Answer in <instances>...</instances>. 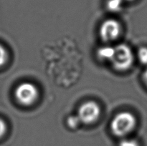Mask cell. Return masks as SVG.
Masks as SVG:
<instances>
[{
	"mask_svg": "<svg viewBox=\"0 0 147 146\" xmlns=\"http://www.w3.org/2000/svg\"><path fill=\"white\" fill-rule=\"evenodd\" d=\"M136 123V118L131 113L122 112L113 119L111 123V130L115 135L123 137L131 132Z\"/></svg>",
	"mask_w": 147,
	"mask_h": 146,
	"instance_id": "1",
	"label": "cell"
},
{
	"mask_svg": "<svg viewBox=\"0 0 147 146\" xmlns=\"http://www.w3.org/2000/svg\"><path fill=\"white\" fill-rule=\"evenodd\" d=\"M134 56L129 46L120 44L114 47V53L111 62L113 67L118 70H126L132 65Z\"/></svg>",
	"mask_w": 147,
	"mask_h": 146,
	"instance_id": "2",
	"label": "cell"
},
{
	"mask_svg": "<svg viewBox=\"0 0 147 146\" xmlns=\"http://www.w3.org/2000/svg\"><path fill=\"white\" fill-rule=\"evenodd\" d=\"M15 97L20 104L30 105L37 100L38 90L32 83H22L16 89Z\"/></svg>",
	"mask_w": 147,
	"mask_h": 146,
	"instance_id": "3",
	"label": "cell"
},
{
	"mask_svg": "<svg viewBox=\"0 0 147 146\" xmlns=\"http://www.w3.org/2000/svg\"><path fill=\"white\" fill-rule=\"evenodd\" d=\"M100 113L99 106L95 102L89 101L80 106L78 112V117L80 123L90 124L98 118Z\"/></svg>",
	"mask_w": 147,
	"mask_h": 146,
	"instance_id": "4",
	"label": "cell"
},
{
	"mask_svg": "<svg viewBox=\"0 0 147 146\" xmlns=\"http://www.w3.org/2000/svg\"><path fill=\"white\" fill-rule=\"evenodd\" d=\"M121 32L120 23L116 19H109L101 24L100 34L101 38L106 42L113 41L119 36Z\"/></svg>",
	"mask_w": 147,
	"mask_h": 146,
	"instance_id": "5",
	"label": "cell"
},
{
	"mask_svg": "<svg viewBox=\"0 0 147 146\" xmlns=\"http://www.w3.org/2000/svg\"><path fill=\"white\" fill-rule=\"evenodd\" d=\"M114 53V47L106 46L102 47L98 50V57L102 60L111 61Z\"/></svg>",
	"mask_w": 147,
	"mask_h": 146,
	"instance_id": "6",
	"label": "cell"
},
{
	"mask_svg": "<svg viewBox=\"0 0 147 146\" xmlns=\"http://www.w3.org/2000/svg\"><path fill=\"white\" fill-rule=\"evenodd\" d=\"M124 3L123 0H107L106 7L110 11L117 12L122 9Z\"/></svg>",
	"mask_w": 147,
	"mask_h": 146,
	"instance_id": "7",
	"label": "cell"
},
{
	"mask_svg": "<svg viewBox=\"0 0 147 146\" xmlns=\"http://www.w3.org/2000/svg\"><path fill=\"white\" fill-rule=\"evenodd\" d=\"M139 60L142 64H147V48L146 47H141L138 52Z\"/></svg>",
	"mask_w": 147,
	"mask_h": 146,
	"instance_id": "8",
	"label": "cell"
},
{
	"mask_svg": "<svg viewBox=\"0 0 147 146\" xmlns=\"http://www.w3.org/2000/svg\"><path fill=\"white\" fill-rule=\"evenodd\" d=\"M79 123H80L78 116H70L67 119V125L71 128H76L78 126Z\"/></svg>",
	"mask_w": 147,
	"mask_h": 146,
	"instance_id": "9",
	"label": "cell"
},
{
	"mask_svg": "<svg viewBox=\"0 0 147 146\" xmlns=\"http://www.w3.org/2000/svg\"><path fill=\"white\" fill-rule=\"evenodd\" d=\"M119 146H139V143L134 139H123L119 143Z\"/></svg>",
	"mask_w": 147,
	"mask_h": 146,
	"instance_id": "10",
	"label": "cell"
},
{
	"mask_svg": "<svg viewBox=\"0 0 147 146\" xmlns=\"http://www.w3.org/2000/svg\"><path fill=\"white\" fill-rule=\"evenodd\" d=\"M7 59V51L1 44H0V67L5 64Z\"/></svg>",
	"mask_w": 147,
	"mask_h": 146,
	"instance_id": "11",
	"label": "cell"
},
{
	"mask_svg": "<svg viewBox=\"0 0 147 146\" xmlns=\"http://www.w3.org/2000/svg\"><path fill=\"white\" fill-rule=\"evenodd\" d=\"M6 130H7L6 123H4V120L0 119V138L2 137V136H4V135L6 133Z\"/></svg>",
	"mask_w": 147,
	"mask_h": 146,
	"instance_id": "12",
	"label": "cell"
},
{
	"mask_svg": "<svg viewBox=\"0 0 147 146\" xmlns=\"http://www.w3.org/2000/svg\"><path fill=\"white\" fill-rule=\"evenodd\" d=\"M144 81L146 82V83L147 84V70H146V71L144 73Z\"/></svg>",
	"mask_w": 147,
	"mask_h": 146,
	"instance_id": "13",
	"label": "cell"
},
{
	"mask_svg": "<svg viewBox=\"0 0 147 146\" xmlns=\"http://www.w3.org/2000/svg\"><path fill=\"white\" fill-rule=\"evenodd\" d=\"M134 1V0H123L124 2H130V1Z\"/></svg>",
	"mask_w": 147,
	"mask_h": 146,
	"instance_id": "14",
	"label": "cell"
}]
</instances>
